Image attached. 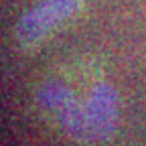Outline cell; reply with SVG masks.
<instances>
[{"mask_svg": "<svg viewBox=\"0 0 146 146\" xmlns=\"http://www.w3.org/2000/svg\"><path fill=\"white\" fill-rule=\"evenodd\" d=\"M36 106L55 128L81 144L106 140L120 116L118 94L104 79H91L83 89L71 79H45L36 89Z\"/></svg>", "mask_w": 146, "mask_h": 146, "instance_id": "6da1fadb", "label": "cell"}, {"mask_svg": "<svg viewBox=\"0 0 146 146\" xmlns=\"http://www.w3.org/2000/svg\"><path fill=\"white\" fill-rule=\"evenodd\" d=\"M83 10V0H35L14 27V41L23 51L43 47L51 36Z\"/></svg>", "mask_w": 146, "mask_h": 146, "instance_id": "7a4b0ae2", "label": "cell"}]
</instances>
